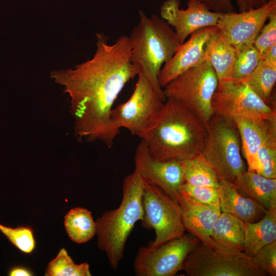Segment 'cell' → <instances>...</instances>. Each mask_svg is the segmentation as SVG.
<instances>
[{
  "instance_id": "cell-37",
  "label": "cell",
  "mask_w": 276,
  "mask_h": 276,
  "mask_svg": "<svg viewBox=\"0 0 276 276\" xmlns=\"http://www.w3.org/2000/svg\"><path fill=\"white\" fill-rule=\"evenodd\" d=\"M268 2L271 3H276V0H268Z\"/></svg>"
},
{
  "instance_id": "cell-14",
  "label": "cell",
  "mask_w": 276,
  "mask_h": 276,
  "mask_svg": "<svg viewBox=\"0 0 276 276\" xmlns=\"http://www.w3.org/2000/svg\"><path fill=\"white\" fill-rule=\"evenodd\" d=\"M276 3L265 5L244 12L221 13L217 27L225 38L234 47L253 44Z\"/></svg>"
},
{
  "instance_id": "cell-32",
  "label": "cell",
  "mask_w": 276,
  "mask_h": 276,
  "mask_svg": "<svg viewBox=\"0 0 276 276\" xmlns=\"http://www.w3.org/2000/svg\"><path fill=\"white\" fill-rule=\"evenodd\" d=\"M252 261L261 270L276 275V240L263 246L252 257Z\"/></svg>"
},
{
  "instance_id": "cell-31",
  "label": "cell",
  "mask_w": 276,
  "mask_h": 276,
  "mask_svg": "<svg viewBox=\"0 0 276 276\" xmlns=\"http://www.w3.org/2000/svg\"><path fill=\"white\" fill-rule=\"evenodd\" d=\"M254 44L263 57L268 50L276 44V9L270 14L268 22L262 27Z\"/></svg>"
},
{
  "instance_id": "cell-25",
  "label": "cell",
  "mask_w": 276,
  "mask_h": 276,
  "mask_svg": "<svg viewBox=\"0 0 276 276\" xmlns=\"http://www.w3.org/2000/svg\"><path fill=\"white\" fill-rule=\"evenodd\" d=\"M240 81L247 85L266 104H274L272 95L276 82V64L263 59L251 74Z\"/></svg>"
},
{
  "instance_id": "cell-6",
  "label": "cell",
  "mask_w": 276,
  "mask_h": 276,
  "mask_svg": "<svg viewBox=\"0 0 276 276\" xmlns=\"http://www.w3.org/2000/svg\"><path fill=\"white\" fill-rule=\"evenodd\" d=\"M218 84L214 70L204 58L172 79L163 90L166 99L179 103L206 124L214 114L212 99Z\"/></svg>"
},
{
  "instance_id": "cell-9",
  "label": "cell",
  "mask_w": 276,
  "mask_h": 276,
  "mask_svg": "<svg viewBox=\"0 0 276 276\" xmlns=\"http://www.w3.org/2000/svg\"><path fill=\"white\" fill-rule=\"evenodd\" d=\"M134 90L125 102L113 108L111 121L116 127L128 129L139 137L152 125L165 101L141 72Z\"/></svg>"
},
{
  "instance_id": "cell-29",
  "label": "cell",
  "mask_w": 276,
  "mask_h": 276,
  "mask_svg": "<svg viewBox=\"0 0 276 276\" xmlns=\"http://www.w3.org/2000/svg\"><path fill=\"white\" fill-rule=\"evenodd\" d=\"M0 232L21 251L29 254L33 250L35 242L31 228L28 226L12 228L0 224Z\"/></svg>"
},
{
  "instance_id": "cell-12",
  "label": "cell",
  "mask_w": 276,
  "mask_h": 276,
  "mask_svg": "<svg viewBox=\"0 0 276 276\" xmlns=\"http://www.w3.org/2000/svg\"><path fill=\"white\" fill-rule=\"evenodd\" d=\"M136 169L145 183L156 185L177 201L180 188L185 182L179 160L171 159L158 160L150 155L146 143L141 140L134 156Z\"/></svg>"
},
{
  "instance_id": "cell-33",
  "label": "cell",
  "mask_w": 276,
  "mask_h": 276,
  "mask_svg": "<svg viewBox=\"0 0 276 276\" xmlns=\"http://www.w3.org/2000/svg\"><path fill=\"white\" fill-rule=\"evenodd\" d=\"M204 4L211 10L219 13L235 12L232 0H198Z\"/></svg>"
},
{
  "instance_id": "cell-23",
  "label": "cell",
  "mask_w": 276,
  "mask_h": 276,
  "mask_svg": "<svg viewBox=\"0 0 276 276\" xmlns=\"http://www.w3.org/2000/svg\"><path fill=\"white\" fill-rule=\"evenodd\" d=\"M64 223L69 237L76 243H85L96 234V222L91 212L85 208L71 209L65 216Z\"/></svg>"
},
{
  "instance_id": "cell-27",
  "label": "cell",
  "mask_w": 276,
  "mask_h": 276,
  "mask_svg": "<svg viewBox=\"0 0 276 276\" xmlns=\"http://www.w3.org/2000/svg\"><path fill=\"white\" fill-rule=\"evenodd\" d=\"M47 276H90L89 266L86 263L76 264L66 250L62 248L47 268Z\"/></svg>"
},
{
  "instance_id": "cell-24",
  "label": "cell",
  "mask_w": 276,
  "mask_h": 276,
  "mask_svg": "<svg viewBox=\"0 0 276 276\" xmlns=\"http://www.w3.org/2000/svg\"><path fill=\"white\" fill-rule=\"evenodd\" d=\"M179 161L182 169L185 182L193 186L219 187L220 180L218 176L201 154Z\"/></svg>"
},
{
  "instance_id": "cell-28",
  "label": "cell",
  "mask_w": 276,
  "mask_h": 276,
  "mask_svg": "<svg viewBox=\"0 0 276 276\" xmlns=\"http://www.w3.org/2000/svg\"><path fill=\"white\" fill-rule=\"evenodd\" d=\"M259 174L269 178H276V135L269 138L259 149L257 154Z\"/></svg>"
},
{
  "instance_id": "cell-22",
  "label": "cell",
  "mask_w": 276,
  "mask_h": 276,
  "mask_svg": "<svg viewBox=\"0 0 276 276\" xmlns=\"http://www.w3.org/2000/svg\"><path fill=\"white\" fill-rule=\"evenodd\" d=\"M275 240L276 210L267 211L257 221L245 223L244 252L249 256Z\"/></svg>"
},
{
  "instance_id": "cell-15",
  "label": "cell",
  "mask_w": 276,
  "mask_h": 276,
  "mask_svg": "<svg viewBox=\"0 0 276 276\" xmlns=\"http://www.w3.org/2000/svg\"><path fill=\"white\" fill-rule=\"evenodd\" d=\"M217 29V26H212L198 30L181 44L173 57L160 71L158 80L162 89L172 79L204 59L206 43Z\"/></svg>"
},
{
  "instance_id": "cell-1",
  "label": "cell",
  "mask_w": 276,
  "mask_h": 276,
  "mask_svg": "<svg viewBox=\"0 0 276 276\" xmlns=\"http://www.w3.org/2000/svg\"><path fill=\"white\" fill-rule=\"evenodd\" d=\"M96 39L91 59L72 68L52 71L50 77L68 95L78 140L99 141L110 148L120 130L111 121L113 105L125 85L141 70L131 60L129 36L121 35L112 44L103 33H97Z\"/></svg>"
},
{
  "instance_id": "cell-19",
  "label": "cell",
  "mask_w": 276,
  "mask_h": 276,
  "mask_svg": "<svg viewBox=\"0 0 276 276\" xmlns=\"http://www.w3.org/2000/svg\"><path fill=\"white\" fill-rule=\"evenodd\" d=\"M234 183L242 194L266 211L276 210V178H267L247 170L237 178Z\"/></svg>"
},
{
  "instance_id": "cell-2",
  "label": "cell",
  "mask_w": 276,
  "mask_h": 276,
  "mask_svg": "<svg viewBox=\"0 0 276 276\" xmlns=\"http://www.w3.org/2000/svg\"><path fill=\"white\" fill-rule=\"evenodd\" d=\"M206 133V124L199 117L179 103L167 99L140 138L153 158L181 160L201 153Z\"/></svg>"
},
{
  "instance_id": "cell-21",
  "label": "cell",
  "mask_w": 276,
  "mask_h": 276,
  "mask_svg": "<svg viewBox=\"0 0 276 276\" xmlns=\"http://www.w3.org/2000/svg\"><path fill=\"white\" fill-rule=\"evenodd\" d=\"M245 223L232 214L221 212L215 223L212 238L228 250L244 251Z\"/></svg>"
},
{
  "instance_id": "cell-7",
  "label": "cell",
  "mask_w": 276,
  "mask_h": 276,
  "mask_svg": "<svg viewBox=\"0 0 276 276\" xmlns=\"http://www.w3.org/2000/svg\"><path fill=\"white\" fill-rule=\"evenodd\" d=\"M142 203V225L146 229H153L155 233L154 240L148 246L155 248L185 235L178 202L159 187L144 183Z\"/></svg>"
},
{
  "instance_id": "cell-34",
  "label": "cell",
  "mask_w": 276,
  "mask_h": 276,
  "mask_svg": "<svg viewBox=\"0 0 276 276\" xmlns=\"http://www.w3.org/2000/svg\"><path fill=\"white\" fill-rule=\"evenodd\" d=\"M239 12H244L261 7L268 0H235Z\"/></svg>"
},
{
  "instance_id": "cell-3",
  "label": "cell",
  "mask_w": 276,
  "mask_h": 276,
  "mask_svg": "<svg viewBox=\"0 0 276 276\" xmlns=\"http://www.w3.org/2000/svg\"><path fill=\"white\" fill-rule=\"evenodd\" d=\"M140 20L129 38L131 60L137 64L157 94L166 98L160 86L158 76L163 64L168 62L179 49L180 43L171 26L160 17L147 16L139 10Z\"/></svg>"
},
{
  "instance_id": "cell-13",
  "label": "cell",
  "mask_w": 276,
  "mask_h": 276,
  "mask_svg": "<svg viewBox=\"0 0 276 276\" xmlns=\"http://www.w3.org/2000/svg\"><path fill=\"white\" fill-rule=\"evenodd\" d=\"M179 0H166L160 8V16L174 29L180 43L200 29L217 26L221 13L214 12L198 0H188L187 8H180Z\"/></svg>"
},
{
  "instance_id": "cell-4",
  "label": "cell",
  "mask_w": 276,
  "mask_h": 276,
  "mask_svg": "<svg viewBox=\"0 0 276 276\" xmlns=\"http://www.w3.org/2000/svg\"><path fill=\"white\" fill-rule=\"evenodd\" d=\"M144 186L135 169L124 179L123 199L119 206L104 212L96 221L98 246L106 254L114 270L123 257L126 243L135 223L142 218Z\"/></svg>"
},
{
  "instance_id": "cell-26",
  "label": "cell",
  "mask_w": 276,
  "mask_h": 276,
  "mask_svg": "<svg viewBox=\"0 0 276 276\" xmlns=\"http://www.w3.org/2000/svg\"><path fill=\"white\" fill-rule=\"evenodd\" d=\"M234 47L236 56L232 79L241 81L255 71L263 57L254 43Z\"/></svg>"
},
{
  "instance_id": "cell-10",
  "label": "cell",
  "mask_w": 276,
  "mask_h": 276,
  "mask_svg": "<svg viewBox=\"0 0 276 276\" xmlns=\"http://www.w3.org/2000/svg\"><path fill=\"white\" fill-rule=\"evenodd\" d=\"M215 113L227 118L276 120L273 106L266 104L245 83L232 79L218 82L212 99Z\"/></svg>"
},
{
  "instance_id": "cell-5",
  "label": "cell",
  "mask_w": 276,
  "mask_h": 276,
  "mask_svg": "<svg viewBox=\"0 0 276 276\" xmlns=\"http://www.w3.org/2000/svg\"><path fill=\"white\" fill-rule=\"evenodd\" d=\"M202 156L220 181L234 183L247 170L242 157L240 134L233 120L215 113L206 124Z\"/></svg>"
},
{
  "instance_id": "cell-36",
  "label": "cell",
  "mask_w": 276,
  "mask_h": 276,
  "mask_svg": "<svg viewBox=\"0 0 276 276\" xmlns=\"http://www.w3.org/2000/svg\"><path fill=\"white\" fill-rule=\"evenodd\" d=\"M31 273L28 270L20 268V267H15L11 269L9 272V275L10 276H19V275H27L29 276L31 275Z\"/></svg>"
},
{
  "instance_id": "cell-35",
  "label": "cell",
  "mask_w": 276,
  "mask_h": 276,
  "mask_svg": "<svg viewBox=\"0 0 276 276\" xmlns=\"http://www.w3.org/2000/svg\"><path fill=\"white\" fill-rule=\"evenodd\" d=\"M263 60L273 64H276V44L272 46L263 56Z\"/></svg>"
},
{
  "instance_id": "cell-16",
  "label": "cell",
  "mask_w": 276,
  "mask_h": 276,
  "mask_svg": "<svg viewBox=\"0 0 276 276\" xmlns=\"http://www.w3.org/2000/svg\"><path fill=\"white\" fill-rule=\"evenodd\" d=\"M177 202L181 209L182 222L186 231L196 237L201 243L216 250L237 252L226 249L212 238L215 223L221 211L201 203L181 192Z\"/></svg>"
},
{
  "instance_id": "cell-18",
  "label": "cell",
  "mask_w": 276,
  "mask_h": 276,
  "mask_svg": "<svg viewBox=\"0 0 276 276\" xmlns=\"http://www.w3.org/2000/svg\"><path fill=\"white\" fill-rule=\"evenodd\" d=\"M218 191L221 212L232 214L245 223L260 220L267 211L242 194L233 182L220 181Z\"/></svg>"
},
{
  "instance_id": "cell-17",
  "label": "cell",
  "mask_w": 276,
  "mask_h": 276,
  "mask_svg": "<svg viewBox=\"0 0 276 276\" xmlns=\"http://www.w3.org/2000/svg\"><path fill=\"white\" fill-rule=\"evenodd\" d=\"M233 120L240 134L242 153L246 160L247 170L257 172V153L266 141L276 135V120L245 118Z\"/></svg>"
},
{
  "instance_id": "cell-20",
  "label": "cell",
  "mask_w": 276,
  "mask_h": 276,
  "mask_svg": "<svg viewBox=\"0 0 276 276\" xmlns=\"http://www.w3.org/2000/svg\"><path fill=\"white\" fill-rule=\"evenodd\" d=\"M236 50L223 36L218 27L207 41L204 58L214 70L218 82L232 79Z\"/></svg>"
},
{
  "instance_id": "cell-8",
  "label": "cell",
  "mask_w": 276,
  "mask_h": 276,
  "mask_svg": "<svg viewBox=\"0 0 276 276\" xmlns=\"http://www.w3.org/2000/svg\"><path fill=\"white\" fill-rule=\"evenodd\" d=\"M182 270L189 276H265L244 251L224 252L199 243L187 257Z\"/></svg>"
},
{
  "instance_id": "cell-11",
  "label": "cell",
  "mask_w": 276,
  "mask_h": 276,
  "mask_svg": "<svg viewBox=\"0 0 276 276\" xmlns=\"http://www.w3.org/2000/svg\"><path fill=\"white\" fill-rule=\"evenodd\" d=\"M199 243L196 237L188 233L155 248L141 247L134 261V273L137 276L175 275Z\"/></svg>"
},
{
  "instance_id": "cell-30",
  "label": "cell",
  "mask_w": 276,
  "mask_h": 276,
  "mask_svg": "<svg viewBox=\"0 0 276 276\" xmlns=\"http://www.w3.org/2000/svg\"><path fill=\"white\" fill-rule=\"evenodd\" d=\"M180 192L201 203L221 211L218 188L193 186L184 182L181 186Z\"/></svg>"
}]
</instances>
